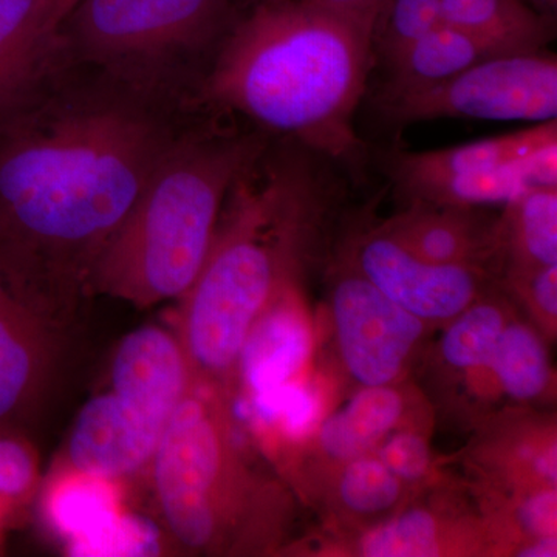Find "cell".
<instances>
[{"label": "cell", "instance_id": "obj_1", "mask_svg": "<svg viewBox=\"0 0 557 557\" xmlns=\"http://www.w3.org/2000/svg\"><path fill=\"white\" fill-rule=\"evenodd\" d=\"M172 145L126 106H86L0 134V252L32 284L87 281Z\"/></svg>", "mask_w": 557, "mask_h": 557}, {"label": "cell", "instance_id": "obj_2", "mask_svg": "<svg viewBox=\"0 0 557 557\" xmlns=\"http://www.w3.org/2000/svg\"><path fill=\"white\" fill-rule=\"evenodd\" d=\"M379 9L255 0L209 73V100L354 166L364 152L355 113L375 58Z\"/></svg>", "mask_w": 557, "mask_h": 557}, {"label": "cell", "instance_id": "obj_3", "mask_svg": "<svg viewBox=\"0 0 557 557\" xmlns=\"http://www.w3.org/2000/svg\"><path fill=\"white\" fill-rule=\"evenodd\" d=\"M199 276L183 296L182 333L194 375H225L263 310L288 284L304 226L317 209L287 164L249 168L230 189Z\"/></svg>", "mask_w": 557, "mask_h": 557}, {"label": "cell", "instance_id": "obj_4", "mask_svg": "<svg viewBox=\"0 0 557 557\" xmlns=\"http://www.w3.org/2000/svg\"><path fill=\"white\" fill-rule=\"evenodd\" d=\"M262 149L247 135L172 141L87 282L139 307L183 298L208 258L230 189Z\"/></svg>", "mask_w": 557, "mask_h": 557}, {"label": "cell", "instance_id": "obj_5", "mask_svg": "<svg viewBox=\"0 0 557 557\" xmlns=\"http://www.w3.org/2000/svg\"><path fill=\"white\" fill-rule=\"evenodd\" d=\"M150 465L172 536L186 548H211L228 519L231 449L219 410L196 380L172 412Z\"/></svg>", "mask_w": 557, "mask_h": 557}, {"label": "cell", "instance_id": "obj_6", "mask_svg": "<svg viewBox=\"0 0 557 557\" xmlns=\"http://www.w3.org/2000/svg\"><path fill=\"white\" fill-rule=\"evenodd\" d=\"M230 7L231 0H78L62 30L87 60L137 69L203 44Z\"/></svg>", "mask_w": 557, "mask_h": 557}, {"label": "cell", "instance_id": "obj_7", "mask_svg": "<svg viewBox=\"0 0 557 557\" xmlns=\"http://www.w3.org/2000/svg\"><path fill=\"white\" fill-rule=\"evenodd\" d=\"M376 102L398 126L446 119L545 123L557 116V60L544 50L502 54L428 89Z\"/></svg>", "mask_w": 557, "mask_h": 557}, {"label": "cell", "instance_id": "obj_8", "mask_svg": "<svg viewBox=\"0 0 557 557\" xmlns=\"http://www.w3.org/2000/svg\"><path fill=\"white\" fill-rule=\"evenodd\" d=\"M332 310L350 375L362 386H391L423 335V321L388 299L357 267L336 284Z\"/></svg>", "mask_w": 557, "mask_h": 557}, {"label": "cell", "instance_id": "obj_9", "mask_svg": "<svg viewBox=\"0 0 557 557\" xmlns=\"http://www.w3.org/2000/svg\"><path fill=\"white\" fill-rule=\"evenodd\" d=\"M355 267L388 299L421 321L456 318L478 298L482 281L478 267L428 262L388 230L362 239Z\"/></svg>", "mask_w": 557, "mask_h": 557}, {"label": "cell", "instance_id": "obj_10", "mask_svg": "<svg viewBox=\"0 0 557 557\" xmlns=\"http://www.w3.org/2000/svg\"><path fill=\"white\" fill-rule=\"evenodd\" d=\"M166 424L115 392L91 398L76 418L69 440L72 469L119 479L149 465Z\"/></svg>", "mask_w": 557, "mask_h": 557}, {"label": "cell", "instance_id": "obj_11", "mask_svg": "<svg viewBox=\"0 0 557 557\" xmlns=\"http://www.w3.org/2000/svg\"><path fill=\"white\" fill-rule=\"evenodd\" d=\"M112 479L72 469L47 498L54 527L79 556L145 555L156 548L152 531L121 515Z\"/></svg>", "mask_w": 557, "mask_h": 557}, {"label": "cell", "instance_id": "obj_12", "mask_svg": "<svg viewBox=\"0 0 557 557\" xmlns=\"http://www.w3.org/2000/svg\"><path fill=\"white\" fill-rule=\"evenodd\" d=\"M40 292L0 252V421L38 386L47 359Z\"/></svg>", "mask_w": 557, "mask_h": 557}, {"label": "cell", "instance_id": "obj_13", "mask_svg": "<svg viewBox=\"0 0 557 557\" xmlns=\"http://www.w3.org/2000/svg\"><path fill=\"white\" fill-rule=\"evenodd\" d=\"M76 0H0V124L22 108L49 64Z\"/></svg>", "mask_w": 557, "mask_h": 557}, {"label": "cell", "instance_id": "obj_14", "mask_svg": "<svg viewBox=\"0 0 557 557\" xmlns=\"http://www.w3.org/2000/svg\"><path fill=\"white\" fill-rule=\"evenodd\" d=\"M553 143H557L556 120L454 148L423 152L397 150L386 160L387 174L403 193L416 199L418 194L437 183L504 170Z\"/></svg>", "mask_w": 557, "mask_h": 557}, {"label": "cell", "instance_id": "obj_15", "mask_svg": "<svg viewBox=\"0 0 557 557\" xmlns=\"http://www.w3.org/2000/svg\"><path fill=\"white\" fill-rule=\"evenodd\" d=\"M311 347L309 319L287 284L252 325L237 358L249 398L296 381L309 362Z\"/></svg>", "mask_w": 557, "mask_h": 557}, {"label": "cell", "instance_id": "obj_16", "mask_svg": "<svg viewBox=\"0 0 557 557\" xmlns=\"http://www.w3.org/2000/svg\"><path fill=\"white\" fill-rule=\"evenodd\" d=\"M494 57H502V53L469 33L443 24L394 60L384 62L386 79L379 101L428 89Z\"/></svg>", "mask_w": 557, "mask_h": 557}, {"label": "cell", "instance_id": "obj_17", "mask_svg": "<svg viewBox=\"0 0 557 557\" xmlns=\"http://www.w3.org/2000/svg\"><path fill=\"white\" fill-rule=\"evenodd\" d=\"M443 14L502 54L541 51L552 39L549 16L527 0H443Z\"/></svg>", "mask_w": 557, "mask_h": 557}, {"label": "cell", "instance_id": "obj_18", "mask_svg": "<svg viewBox=\"0 0 557 557\" xmlns=\"http://www.w3.org/2000/svg\"><path fill=\"white\" fill-rule=\"evenodd\" d=\"M418 205L386 230L428 262L474 265L486 242L482 226L468 214V208L448 207L440 211Z\"/></svg>", "mask_w": 557, "mask_h": 557}, {"label": "cell", "instance_id": "obj_19", "mask_svg": "<svg viewBox=\"0 0 557 557\" xmlns=\"http://www.w3.org/2000/svg\"><path fill=\"white\" fill-rule=\"evenodd\" d=\"M403 409L401 395L391 386H364L324 421L319 432L321 448L336 460L366 456L397 426Z\"/></svg>", "mask_w": 557, "mask_h": 557}, {"label": "cell", "instance_id": "obj_20", "mask_svg": "<svg viewBox=\"0 0 557 557\" xmlns=\"http://www.w3.org/2000/svg\"><path fill=\"white\" fill-rule=\"evenodd\" d=\"M505 207L520 269L557 265V186L527 190Z\"/></svg>", "mask_w": 557, "mask_h": 557}, {"label": "cell", "instance_id": "obj_21", "mask_svg": "<svg viewBox=\"0 0 557 557\" xmlns=\"http://www.w3.org/2000/svg\"><path fill=\"white\" fill-rule=\"evenodd\" d=\"M490 368L496 372L502 388L519 401L536 398L547 387V350L527 325H505Z\"/></svg>", "mask_w": 557, "mask_h": 557}, {"label": "cell", "instance_id": "obj_22", "mask_svg": "<svg viewBox=\"0 0 557 557\" xmlns=\"http://www.w3.org/2000/svg\"><path fill=\"white\" fill-rule=\"evenodd\" d=\"M442 341V355L460 370L490 368L505 329L504 311L494 304H475L457 314Z\"/></svg>", "mask_w": 557, "mask_h": 557}, {"label": "cell", "instance_id": "obj_23", "mask_svg": "<svg viewBox=\"0 0 557 557\" xmlns=\"http://www.w3.org/2000/svg\"><path fill=\"white\" fill-rule=\"evenodd\" d=\"M443 24V0H383L373 24V57L394 60Z\"/></svg>", "mask_w": 557, "mask_h": 557}, {"label": "cell", "instance_id": "obj_24", "mask_svg": "<svg viewBox=\"0 0 557 557\" xmlns=\"http://www.w3.org/2000/svg\"><path fill=\"white\" fill-rule=\"evenodd\" d=\"M440 549L437 520L424 509L397 516L359 541V552L368 557H432L438 556Z\"/></svg>", "mask_w": 557, "mask_h": 557}, {"label": "cell", "instance_id": "obj_25", "mask_svg": "<svg viewBox=\"0 0 557 557\" xmlns=\"http://www.w3.org/2000/svg\"><path fill=\"white\" fill-rule=\"evenodd\" d=\"M339 496L357 515H380L397 505L401 482L379 458L361 456L348 460L341 475Z\"/></svg>", "mask_w": 557, "mask_h": 557}, {"label": "cell", "instance_id": "obj_26", "mask_svg": "<svg viewBox=\"0 0 557 557\" xmlns=\"http://www.w3.org/2000/svg\"><path fill=\"white\" fill-rule=\"evenodd\" d=\"M252 412L265 424H278L288 437L309 434L317 424L319 403L317 394L298 381L249 398Z\"/></svg>", "mask_w": 557, "mask_h": 557}, {"label": "cell", "instance_id": "obj_27", "mask_svg": "<svg viewBox=\"0 0 557 557\" xmlns=\"http://www.w3.org/2000/svg\"><path fill=\"white\" fill-rule=\"evenodd\" d=\"M379 460L399 480L413 482L426 475L431 453L426 440L412 432L388 438L379 450Z\"/></svg>", "mask_w": 557, "mask_h": 557}, {"label": "cell", "instance_id": "obj_28", "mask_svg": "<svg viewBox=\"0 0 557 557\" xmlns=\"http://www.w3.org/2000/svg\"><path fill=\"white\" fill-rule=\"evenodd\" d=\"M556 505L555 490L539 491L520 507V522L536 537L556 536Z\"/></svg>", "mask_w": 557, "mask_h": 557}, {"label": "cell", "instance_id": "obj_29", "mask_svg": "<svg viewBox=\"0 0 557 557\" xmlns=\"http://www.w3.org/2000/svg\"><path fill=\"white\" fill-rule=\"evenodd\" d=\"M528 278V289L531 299L542 313L549 318L557 314V265L541 267V269L522 270Z\"/></svg>", "mask_w": 557, "mask_h": 557}, {"label": "cell", "instance_id": "obj_30", "mask_svg": "<svg viewBox=\"0 0 557 557\" xmlns=\"http://www.w3.org/2000/svg\"><path fill=\"white\" fill-rule=\"evenodd\" d=\"M277 2H298L321 7V9L359 11L379 9L383 0H277Z\"/></svg>", "mask_w": 557, "mask_h": 557}, {"label": "cell", "instance_id": "obj_31", "mask_svg": "<svg viewBox=\"0 0 557 557\" xmlns=\"http://www.w3.org/2000/svg\"><path fill=\"white\" fill-rule=\"evenodd\" d=\"M556 536L537 537L533 544L528 545L519 553V556L527 557H552L557 555Z\"/></svg>", "mask_w": 557, "mask_h": 557}, {"label": "cell", "instance_id": "obj_32", "mask_svg": "<svg viewBox=\"0 0 557 557\" xmlns=\"http://www.w3.org/2000/svg\"><path fill=\"white\" fill-rule=\"evenodd\" d=\"M527 2L547 16H552V13L556 11L557 0H527Z\"/></svg>", "mask_w": 557, "mask_h": 557}, {"label": "cell", "instance_id": "obj_33", "mask_svg": "<svg viewBox=\"0 0 557 557\" xmlns=\"http://www.w3.org/2000/svg\"><path fill=\"white\" fill-rule=\"evenodd\" d=\"M76 2H78V0H76Z\"/></svg>", "mask_w": 557, "mask_h": 557}, {"label": "cell", "instance_id": "obj_34", "mask_svg": "<svg viewBox=\"0 0 557 557\" xmlns=\"http://www.w3.org/2000/svg\"><path fill=\"white\" fill-rule=\"evenodd\" d=\"M2 500H3V498H2ZM5 502H7V500H5Z\"/></svg>", "mask_w": 557, "mask_h": 557}]
</instances>
